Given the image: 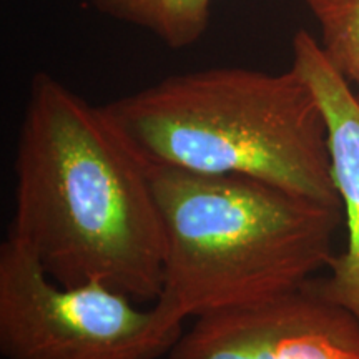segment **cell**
Returning a JSON list of instances; mask_svg holds the SVG:
<instances>
[{"label": "cell", "mask_w": 359, "mask_h": 359, "mask_svg": "<svg viewBox=\"0 0 359 359\" xmlns=\"http://www.w3.org/2000/svg\"><path fill=\"white\" fill-rule=\"evenodd\" d=\"M7 235L64 286L102 283L135 302L163 290L165 233L150 167L103 107L39 72L17 138Z\"/></svg>", "instance_id": "1"}, {"label": "cell", "mask_w": 359, "mask_h": 359, "mask_svg": "<svg viewBox=\"0 0 359 359\" xmlns=\"http://www.w3.org/2000/svg\"><path fill=\"white\" fill-rule=\"evenodd\" d=\"M103 109L148 167L243 175L343 208L325 115L293 65L172 75Z\"/></svg>", "instance_id": "2"}, {"label": "cell", "mask_w": 359, "mask_h": 359, "mask_svg": "<svg viewBox=\"0 0 359 359\" xmlns=\"http://www.w3.org/2000/svg\"><path fill=\"white\" fill-rule=\"evenodd\" d=\"M150 177L165 233L158 299L185 320L302 288L336 257L343 208L243 175Z\"/></svg>", "instance_id": "3"}, {"label": "cell", "mask_w": 359, "mask_h": 359, "mask_svg": "<svg viewBox=\"0 0 359 359\" xmlns=\"http://www.w3.org/2000/svg\"><path fill=\"white\" fill-rule=\"evenodd\" d=\"M133 298L92 281L64 286L8 236L0 245V353L6 359H161L185 318L156 299Z\"/></svg>", "instance_id": "4"}, {"label": "cell", "mask_w": 359, "mask_h": 359, "mask_svg": "<svg viewBox=\"0 0 359 359\" xmlns=\"http://www.w3.org/2000/svg\"><path fill=\"white\" fill-rule=\"evenodd\" d=\"M168 359H359V321L311 280L266 302L195 318Z\"/></svg>", "instance_id": "5"}, {"label": "cell", "mask_w": 359, "mask_h": 359, "mask_svg": "<svg viewBox=\"0 0 359 359\" xmlns=\"http://www.w3.org/2000/svg\"><path fill=\"white\" fill-rule=\"evenodd\" d=\"M293 67L320 102L327 127L331 172L346 218L348 241L330 264V275L314 288L359 321V100L306 30L293 37Z\"/></svg>", "instance_id": "6"}, {"label": "cell", "mask_w": 359, "mask_h": 359, "mask_svg": "<svg viewBox=\"0 0 359 359\" xmlns=\"http://www.w3.org/2000/svg\"><path fill=\"white\" fill-rule=\"evenodd\" d=\"M98 12L148 30L170 48H185L203 37L213 0H88Z\"/></svg>", "instance_id": "7"}, {"label": "cell", "mask_w": 359, "mask_h": 359, "mask_svg": "<svg viewBox=\"0 0 359 359\" xmlns=\"http://www.w3.org/2000/svg\"><path fill=\"white\" fill-rule=\"evenodd\" d=\"M320 25V45L359 100V0H304Z\"/></svg>", "instance_id": "8"}]
</instances>
